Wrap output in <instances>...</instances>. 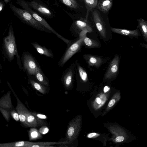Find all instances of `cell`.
<instances>
[{"label":"cell","instance_id":"cell-1","mask_svg":"<svg viewBox=\"0 0 147 147\" xmlns=\"http://www.w3.org/2000/svg\"><path fill=\"white\" fill-rule=\"evenodd\" d=\"M4 59L11 61L16 56L17 64L20 69H22L21 59L18 53L16 42L15 37L12 25L9 28L8 35L4 37L2 44Z\"/></svg>","mask_w":147,"mask_h":147},{"label":"cell","instance_id":"cell-2","mask_svg":"<svg viewBox=\"0 0 147 147\" xmlns=\"http://www.w3.org/2000/svg\"><path fill=\"white\" fill-rule=\"evenodd\" d=\"M9 5L14 15L24 23L37 30L51 33L37 21L27 11L17 7L11 3Z\"/></svg>","mask_w":147,"mask_h":147},{"label":"cell","instance_id":"cell-3","mask_svg":"<svg viewBox=\"0 0 147 147\" xmlns=\"http://www.w3.org/2000/svg\"><path fill=\"white\" fill-rule=\"evenodd\" d=\"M93 24L100 38L105 42L113 38L111 28H109L103 20L99 12L96 9L92 10Z\"/></svg>","mask_w":147,"mask_h":147},{"label":"cell","instance_id":"cell-4","mask_svg":"<svg viewBox=\"0 0 147 147\" xmlns=\"http://www.w3.org/2000/svg\"><path fill=\"white\" fill-rule=\"evenodd\" d=\"M86 34L81 35L76 38L74 41L69 46L67 47L66 49L57 63L58 66H63L66 63L74 54L80 51L83 46L84 37Z\"/></svg>","mask_w":147,"mask_h":147},{"label":"cell","instance_id":"cell-5","mask_svg":"<svg viewBox=\"0 0 147 147\" xmlns=\"http://www.w3.org/2000/svg\"><path fill=\"white\" fill-rule=\"evenodd\" d=\"M93 26L88 20L81 18L74 21L70 30L73 36L78 38L81 35L86 34L88 32H93Z\"/></svg>","mask_w":147,"mask_h":147},{"label":"cell","instance_id":"cell-6","mask_svg":"<svg viewBox=\"0 0 147 147\" xmlns=\"http://www.w3.org/2000/svg\"><path fill=\"white\" fill-rule=\"evenodd\" d=\"M22 69L28 76H34L40 68L35 57L27 51H24L21 57Z\"/></svg>","mask_w":147,"mask_h":147},{"label":"cell","instance_id":"cell-7","mask_svg":"<svg viewBox=\"0 0 147 147\" xmlns=\"http://www.w3.org/2000/svg\"><path fill=\"white\" fill-rule=\"evenodd\" d=\"M16 3L23 9L28 11L37 21L51 33L56 35L58 37L63 41L66 40V38L57 32L44 19L40 16L37 13L32 9L29 6L27 2L24 0H16Z\"/></svg>","mask_w":147,"mask_h":147},{"label":"cell","instance_id":"cell-8","mask_svg":"<svg viewBox=\"0 0 147 147\" xmlns=\"http://www.w3.org/2000/svg\"><path fill=\"white\" fill-rule=\"evenodd\" d=\"M120 56L116 54L109 63L103 78L104 82L109 83L116 79L119 73Z\"/></svg>","mask_w":147,"mask_h":147},{"label":"cell","instance_id":"cell-9","mask_svg":"<svg viewBox=\"0 0 147 147\" xmlns=\"http://www.w3.org/2000/svg\"><path fill=\"white\" fill-rule=\"evenodd\" d=\"M83 58L87 63V67L90 71L92 69L91 67H94L99 69L102 65L106 63L110 60L109 57L102 56L86 54L83 55Z\"/></svg>","mask_w":147,"mask_h":147},{"label":"cell","instance_id":"cell-10","mask_svg":"<svg viewBox=\"0 0 147 147\" xmlns=\"http://www.w3.org/2000/svg\"><path fill=\"white\" fill-rule=\"evenodd\" d=\"M59 143L58 142H31L27 141H19L13 142L1 143L0 147H31L32 146L38 145H41L42 147H52L51 145H54Z\"/></svg>","mask_w":147,"mask_h":147},{"label":"cell","instance_id":"cell-11","mask_svg":"<svg viewBox=\"0 0 147 147\" xmlns=\"http://www.w3.org/2000/svg\"><path fill=\"white\" fill-rule=\"evenodd\" d=\"M75 61L67 68L63 73L61 80L65 86L68 88L72 84L75 76Z\"/></svg>","mask_w":147,"mask_h":147},{"label":"cell","instance_id":"cell-12","mask_svg":"<svg viewBox=\"0 0 147 147\" xmlns=\"http://www.w3.org/2000/svg\"><path fill=\"white\" fill-rule=\"evenodd\" d=\"M29 6L39 13L47 18H52L53 14L50 9L43 5L34 0L27 2Z\"/></svg>","mask_w":147,"mask_h":147},{"label":"cell","instance_id":"cell-13","mask_svg":"<svg viewBox=\"0 0 147 147\" xmlns=\"http://www.w3.org/2000/svg\"><path fill=\"white\" fill-rule=\"evenodd\" d=\"M111 29L112 32L128 37L131 39L134 38L138 39L139 36H142V34L138 28L134 30L115 28L112 27H111Z\"/></svg>","mask_w":147,"mask_h":147},{"label":"cell","instance_id":"cell-14","mask_svg":"<svg viewBox=\"0 0 147 147\" xmlns=\"http://www.w3.org/2000/svg\"><path fill=\"white\" fill-rule=\"evenodd\" d=\"M17 100L16 109L19 115L20 120L22 124L28 127L26 123V115L28 110L19 98Z\"/></svg>","mask_w":147,"mask_h":147},{"label":"cell","instance_id":"cell-15","mask_svg":"<svg viewBox=\"0 0 147 147\" xmlns=\"http://www.w3.org/2000/svg\"><path fill=\"white\" fill-rule=\"evenodd\" d=\"M26 123L28 127H36L45 125L42 119L35 117L29 110L26 115Z\"/></svg>","mask_w":147,"mask_h":147},{"label":"cell","instance_id":"cell-16","mask_svg":"<svg viewBox=\"0 0 147 147\" xmlns=\"http://www.w3.org/2000/svg\"><path fill=\"white\" fill-rule=\"evenodd\" d=\"M10 91H8L0 99V107L10 111L12 108Z\"/></svg>","mask_w":147,"mask_h":147},{"label":"cell","instance_id":"cell-17","mask_svg":"<svg viewBox=\"0 0 147 147\" xmlns=\"http://www.w3.org/2000/svg\"><path fill=\"white\" fill-rule=\"evenodd\" d=\"M31 44L40 54L51 58H53L54 55L51 50L47 49L45 46H41L36 42H32Z\"/></svg>","mask_w":147,"mask_h":147},{"label":"cell","instance_id":"cell-18","mask_svg":"<svg viewBox=\"0 0 147 147\" xmlns=\"http://www.w3.org/2000/svg\"><path fill=\"white\" fill-rule=\"evenodd\" d=\"M113 2V0H99L96 7L100 11L106 13L111 8Z\"/></svg>","mask_w":147,"mask_h":147},{"label":"cell","instance_id":"cell-19","mask_svg":"<svg viewBox=\"0 0 147 147\" xmlns=\"http://www.w3.org/2000/svg\"><path fill=\"white\" fill-rule=\"evenodd\" d=\"M83 46L85 48L92 49L100 48L102 45L99 41L88 38L86 35L83 40Z\"/></svg>","mask_w":147,"mask_h":147},{"label":"cell","instance_id":"cell-20","mask_svg":"<svg viewBox=\"0 0 147 147\" xmlns=\"http://www.w3.org/2000/svg\"><path fill=\"white\" fill-rule=\"evenodd\" d=\"M28 80L31 86L36 90L41 93L45 94L47 92V87L31 78L28 76Z\"/></svg>","mask_w":147,"mask_h":147},{"label":"cell","instance_id":"cell-21","mask_svg":"<svg viewBox=\"0 0 147 147\" xmlns=\"http://www.w3.org/2000/svg\"><path fill=\"white\" fill-rule=\"evenodd\" d=\"M35 80L42 85L48 87L49 85V81L46 76L40 68L36 71L34 76Z\"/></svg>","mask_w":147,"mask_h":147},{"label":"cell","instance_id":"cell-22","mask_svg":"<svg viewBox=\"0 0 147 147\" xmlns=\"http://www.w3.org/2000/svg\"><path fill=\"white\" fill-rule=\"evenodd\" d=\"M138 25L137 27L140 31L144 40L147 42V21L142 18L138 19Z\"/></svg>","mask_w":147,"mask_h":147},{"label":"cell","instance_id":"cell-23","mask_svg":"<svg viewBox=\"0 0 147 147\" xmlns=\"http://www.w3.org/2000/svg\"><path fill=\"white\" fill-rule=\"evenodd\" d=\"M60 1L71 10L77 11L82 7L78 1L79 0H59Z\"/></svg>","mask_w":147,"mask_h":147},{"label":"cell","instance_id":"cell-24","mask_svg":"<svg viewBox=\"0 0 147 147\" xmlns=\"http://www.w3.org/2000/svg\"><path fill=\"white\" fill-rule=\"evenodd\" d=\"M86 9V19L87 20L90 12L95 8L97 5L98 0H83Z\"/></svg>","mask_w":147,"mask_h":147},{"label":"cell","instance_id":"cell-25","mask_svg":"<svg viewBox=\"0 0 147 147\" xmlns=\"http://www.w3.org/2000/svg\"><path fill=\"white\" fill-rule=\"evenodd\" d=\"M29 140H36L41 138V134L39 130L34 128H32L28 131Z\"/></svg>","mask_w":147,"mask_h":147},{"label":"cell","instance_id":"cell-26","mask_svg":"<svg viewBox=\"0 0 147 147\" xmlns=\"http://www.w3.org/2000/svg\"><path fill=\"white\" fill-rule=\"evenodd\" d=\"M0 111L5 119L8 122L9 121L11 114L10 111L0 107Z\"/></svg>","mask_w":147,"mask_h":147},{"label":"cell","instance_id":"cell-27","mask_svg":"<svg viewBox=\"0 0 147 147\" xmlns=\"http://www.w3.org/2000/svg\"><path fill=\"white\" fill-rule=\"evenodd\" d=\"M11 115L15 121H18L20 120L19 115L16 110L12 108L10 110Z\"/></svg>","mask_w":147,"mask_h":147},{"label":"cell","instance_id":"cell-28","mask_svg":"<svg viewBox=\"0 0 147 147\" xmlns=\"http://www.w3.org/2000/svg\"><path fill=\"white\" fill-rule=\"evenodd\" d=\"M31 113L37 118L43 120L47 119V117L45 115L38 113L35 112H31Z\"/></svg>","mask_w":147,"mask_h":147},{"label":"cell","instance_id":"cell-29","mask_svg":"<svg viewBox=\"0 0 147 147\" xmlns=\"http://www.w3.org/2000/svg\"><path fill=\"white\" fill-rule=\"evenodd\" d=\"M49 131V129L46 126H43L41 127L39 131L41 134H45L48 132Z\"/></svg>","mask_w":147,"mask_h":147},{"label":"cell","instance_id":"cell-30","mask_svg":"<svg viewBox=\"0 0 147 147\" xmlns=\"http://www.w3.org/2000/svg\"><path fill=\"white\" fill-rule=\"evenodd\" d=\"M74 129L73 127H70L67 131V134L69 136H72L74 132Z\"/></svg>","mask_w":147,"mask_h":147},{"label":"cell","instance_id":"cell-31","mask_svg":"<svg viewBox=\"0 0 147 147\" xmlns=\"http://www.w3.org/2000/svg\"><path fill=\"white\" fill-rule=\"evenodd\" d=\"M97 134L96 133H92L88 135V137L89 138H92L95 136Z\"/></svg>","mask_w":147,"mask_h":147},{"label":"cell","instance_id":"cell-32","mask_svg":"<svg viewBox=\"0 0 147 147\" xmlns=\"http://www.w3.org/2000/svg\"><path fill=\"white\" fill-rule=\"evenodd\" d=\"M140 45V47L145 48L147 50V43H141Z\"/></svg>","mask_w":147,"mask_h":147},{"label":"cell","instance_id":"cell-33","mask_svg":"<svg viewBox=\"0 0 147 147\" xmlns=\"http://www.w3.org/2000/svg\"><path fill=\"white\" fill-rule=\"evenodd\" d=\"M110 89V87L107 86H105L104 88V91L105 92H106L108 91Z\"/></svg>","mask_w":147,"mask_h":147},{"label":"cell","instance_id":"cell-34","mask_svg":"<svg viewBox=\"0 0 147 147\" xmlns=\"http://www.w3.org/2000/svg\"><path fill=\"white\" fill-rule=\"evenodd\" d=\"M4 7V4L3 2H1L0 3V11H1Z\"/></svg>","mask_w":147,"mask_h":147},{"label":"cell","instance_id":"cell-35","mask_svg":"<svg viewBox=\"0 0 147 147\" xmlns=\"http://www.w3.org/2000/svg\"><path fill=\"white\" fill-rule=\"evenodd\" d=\"M97 102L98 103H100V102H101L99 98H98L97 99Z\"/></svg>","mask_w":147,"mask_h":147}]
</instances>
